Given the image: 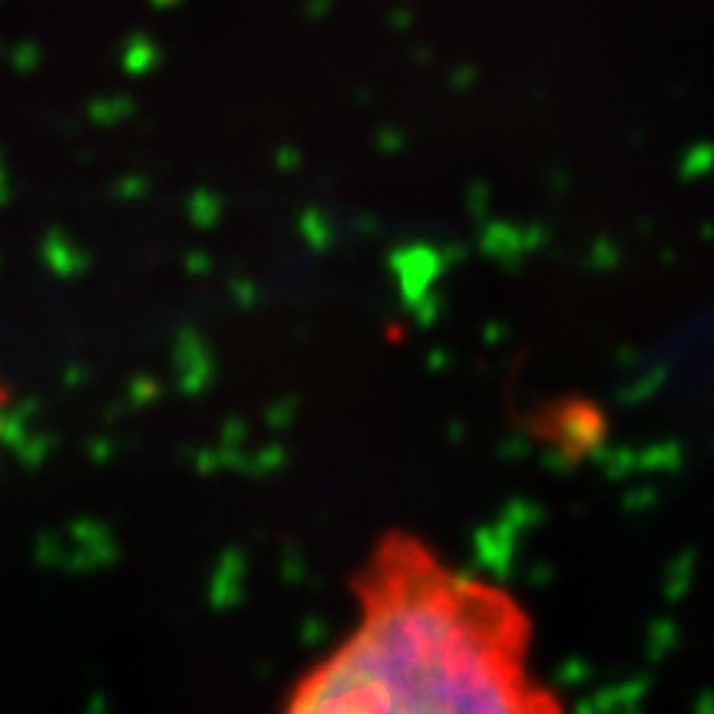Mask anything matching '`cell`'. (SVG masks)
Masks as SVG:
<instances>
[{
	"label": "cell",
	"instance_id": "6da1fadb",
	"mask_svg": "<svg viewBox=\"0 0 714 714\" xmlns=\"http://www.w3.org/2000/svg\"><path fill=\"white\" fill-rule=\"evenodd\" d=\"M357 625L281 714H562L529 672V619L417 536H384L354 579Z\"/></svg>",
	"mask_w": 714,
	"mask_h": 714
}]
</instances>
